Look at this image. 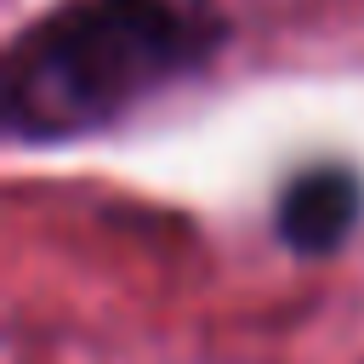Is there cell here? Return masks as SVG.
Listing matches in <instances>:
<instances>
[{
	"label": "cell",
	"instance_id": "6da1fadb",
	"mask_svg": "<svg viewBox=\"0 0 364 364\" xmlns=\"http://www.w3.org/2000/svg\"><path fill=\"white\" fill-rule=\"evenodd\" d=\"M222 46L205 0H74L40 17L6 63V131L57 142L97 131L188 80Z\"/></svg>",
	"mask_w": 364,
	"mask_h": 364
},
{
	"label": "cell",
	"instance_id": "7a4b0ae2",
	"mask_svg": "<svg viewBox=\"0 0 364 364\" xmlns=\"http://www.w3.org/2000/svg\"><path fill=\"white\" fill-rule=\"evenodd\" d=\"M358 205H364V188L353 171H341V165L301 171L279 199V239L301 256H324L353 233Z\"/></svg>",
	"mask_w": 364,
	"mask_h": 364
}]
</instances>
